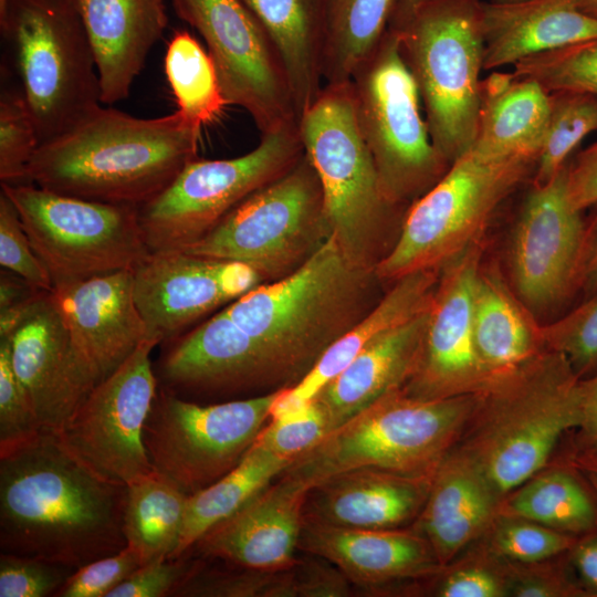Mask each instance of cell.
<instances>
[{
    "label": "cell",
    "mask_w": 597,
    "mask_h": 597,
    "mask_svg": "<svg viewBox=\"0 0 597 597\" xmlns=\"http://www.w3.org/2000/svg\"><path fill=\"white\" fill-rule=\"evenodd\" d=\"M127 484L81 461L56 431L0 444L1 553L77 569L127 546Z\"/></svg>",
    "instance_id": "1"
},
{
    "label": "cell",
    "mask_w": 597,
    "mask_h": 597,
    "mask_svg": "<svg viewBox=\"0 0 597 597\" xmlns=\"http://www.w3.org/2000/svg\"><path fill=\"white\" fill-rule=\"evenodd\" d=\"M200 126L179 111L139 118L101 105L41 143L27 182L91 201L142 207L198 157Z\"/></svg>",
    "instance_id": "2"
},
{
    "label": "cell",
    "mask_w": 597,
    "mask_h": 597,
    "mask_svg": "<svg viewBox=\"0 0 597 597\" xmlns=\"http://www.w3.org/2000/svg\"><path fill=\"white\" fill-rule=\"evenodd\" d=\"M374 269L329 235L296 270L259 284L224 310L256 344L275 389L297 384L376 303Z\"/></svg>",
    "instance_id": "3"
},
{
    "label": "cell",
    "mask_w": 597,
    "mask_h": 597,
    "mask_svg": "<svg viewBox=\"0 0 597 597\" xmlns=\"http://www.w3.org/2000/svg\"><path fill=\"white\" fill-rule=\"evenodd\" d=\"M579 380L564 355L544 350L478 395L457 447L501 500L538 473L579 423Z\"/></svg>",
    "instance_id": "4"
},
{
    "label": "cell",
    "mask_w": 597,
    "mask_h": 597,
    "mask_svg": "<svg viewBox=\"0 0 597 597\" xmlns=\"http://www.w3.org/2000/svg\"><path fill=\"white\" fill-rule=\"evenodd\" d=\"M476 401L478 395L422 399L401 387L392 389L332 430L283 473L310 489L358 468L432 476L462 438Z\"/></svg>",
    "instance_id": "5"
},
{
    "label": "cell",
    "mask_w": 597,
    "mask_h": 597,
    "mask_svg": "<svg viewBox=\"0 0 597 597\" xmlns=\"http://www.w3.org/2000/svg\"><path fill=\"white\" fill-rule=\"evenodd\" d=\"M391 31L417 84L431 140L451 165L472 148L478 129L483 1L427 0Z\"/></svg>",
    "instance_id": "6"
},
{
    "label": "cell",
    "mask_w": 597,
    "mask_h": 597,
    "mask_svg": "<svg viewBox=\"0 0 597 597\" xmlns=\"http://www.w3.org/2000/svg\"><path fill=\"white\" fill-rule=\"evenodd\" d=\"M304 153L321 182L331 235L357 264L374 269L386 234L405 209L385 196L360 134L350 81L324 84L301 115Z\"/></svg>",
    "instance_id": "7"
},
{
    "label": "cell",
    "mask_w": 597,
    "mask_h": 597,
    "mask_svg": "<svg viewBox=\"0 0 597 597\" xmlns=\"http://www.w3.org/2000/svg\"><path fill=\"white\" fill-rule=\"evenodd\" d=\"M536 160L523 155L491 158L473 150L454 160L405 211L397 239L375 266L378 280L439 270L480 242L503 202L533 177Z\"/></svg>",
    "instance_id": "8"
},
{
    "label": "cell",
    "mask_w": 597,
    "mask_h": 597,
    "mask_svg": "<svg viewBox=\"0 0 597 597\" xmlns=\"http://www.w3.org/2000/svg\"><path fill=\"white\" fill-rule=\"evenodd\" d=\"M0 24L40 144L101 105L95 57L73 0H7Z\"/></svg>",
    "instance_id": "9"
},
{
    "label": "cell",
    "mask_w": 597,
    "mask_h": 597,
    "mask_svg": "<svg viewBox=\"0 0 597 597\" xmlns=\"http://www.w3.org/2000/svg\"><path fill=\"white\" fill-rule=\"evenodd\" d=\"M350 83L358 127L381 189L390 202L407 210L450 165L431 140L417 84L394 31L388 29Z\"/></svg>",
    "instance_id": "10"
},
{
    "label": "cell",
    "mask_w": 597,
    "mask_h": 597,
    "mask_svg": "<svg viewBox=\"0 0 597 597\" xmlns=\"http://www.w3.org/2000/svg\"><path fill=\"white\" fill-rule=\"evenodd\" d=\"M331 235L317 174L305 153L185 251L253 268L263 281L296 270Z\"/></svg>",
    "instance_id": "11"
},
{
    "label": "cell",
    "mask_w": 597,
    "mask_h": 597,
    "mask_svg": "<svg viewBox=\"0 0 597 597\" xmlns=\"http://www.w3.org/2000/svg\"><path fill=\"white\" fill-rule=\"evenodd\" d=\"M53 287L134 270L150 252L138 208L57 193L31 182H1Z\"/></svg>",
    "instance_id": "12"
},
{
    "label": "cell",
    "mask_w": 597,
    "mask_h": 597,
    "mask_svg": "<svg viewBox=\"0 0 597 597\" xmlns=\"http://www.w3.org/2000/svg\"><path fill=\"white\" fill-rule=\"evenodd\" d=\"M303 155L296 125L261 135L259 145L242 156L190 160L159 195L138 208L149 251H185Z\"/></svg>",
    "instance_id": "13"
},
{
    "label": "cell",
    "mask_w": 597,
    "mask_h": 597,
    "mask_svg": "<svg viewBox=\"0 0 597 597\" xmlns=\"http://www.w3.org/2000/svg\"><path fill=\"white\" fill-rule=\"evenodd\" d=\"M280 390L202 405L159 386L144 428L153 471L187 495L214 483L248 453Z\"/></svg>",
    "instance_id": "14"
},
{
    "label": "cell",
    "mask_w": 597,
    "mask_h": 597,
    "mask_svg": "<svg viewBox=\"0 0 597 597\" xmlns=\"http://www.w3.org/2000/svg\"><path fill=\"white\" fill-rule=\"evenodd\" d=\"M177 14L202 36L229 105L243 108L261 135L298 125L282 60L240 0H174Z\"/></svg>",
    "instance_id": "15"
},
{
    "label": "cell",
    "mask_w": 597,
    "mask_h": 597,
    "mask_svg": "<svg viewBox=\"0 0 597 597\" xmlns=\"http://www.w3.org/2000/svg\"><path fill=\"white\" fill-rule=\"evenodd\" d=\"M156 339L144 342L92 388L57 432L66 447L101 476L123 484L153 472L144 428L158 390L151 364Z\"/></svg>",
    "instance_id": "16"
},
{
    "label": "cell",
    "mask_w": 597,
    "mask_h": 597,
    "mask_svg": "<svg viewBox=\"0 0 597 597\" xmlns=\"http://www.w3.org/2000/svg\"><path fill=\"white\" fill-rule=\"evenodd\" d=\"M568 161L548 182H531L511 232L514 293L532 314L551 311L576 294L585 219L568 199Z\"/></svg>",
    "instance_id": "17"
},
{
    "label": "cell",
    "mask_w": 597,
    "mask_h": 597,
    "mask_svg": "<svg viewBox=\"0 0 597 597\" xmlns=\"http://www.w3.org/2000/svg\"><path fill=\"white\" fill-rule=\"evenodd\" d=\"M481 255L482 245L476 242L440 268L419 355L401 387L406 394L439 399L479 395L489 387L472 327Z\"/></svg>",
    "instance_id": "18"
},
{
    "label": "cell",
    "mask_w": 597,
    "mask_h": 597,
    "mask_svg": "<svg viewBox=\"0 0 597 597\" xmlns=\"http://www.w3.org/2000/svg\"><path fill=\"white\" fill-rule=\"evenodd\" d=\"M133 277L137 307L159 344L176 339L189 325L262 282L245 263L186 251L149 252Z\"/></svg>",
    "instance_id": "19"
},
{
    "label": "cell",
    "mask_w": 597,
    "mask_h": 597,
    "mask_svg": "<svg viewBox=\"0 0 597 597\" xmlns=\"http://www.w3.org/2000/svg\"><path fill=\"white\" fill-rule=\"evenodd\" d=\"M51 297L92 387L113 374L139 345L155 339L135 301L132 270L56 285Z\"/></svg>",
    "instance_id": "20"
},
{
    "label": "cell",
    "mask_w": 597,
    "mask_h": 597,
    "mask_svg": "<svg viewBox=\"0 0 597 597\" xmlns=\"http://www.w3.org/2000/svg\"><path fill=\"white\" fill-rule=\"evenodd\" d=\"M231 516L206 532L191 547L202 557L218 558L237 567L282 569L297 557L310 488L282 473Z\"/></svg>",
    "instance_id": "21"
},
{
    "label": "cell",
    "mask_w": 597,
    "mask_h": 597,
    "mask_svg": "<svg viewBox=\"0 0 597 597\" xmlns=\"http://www.w3.org/2000/svg\"><path fill=\"white\" fill-rule=\"evenodd\" d=\"M161 386L185 395H232L273 388L255 342L226 310L179 336L158 367Z\"/></svg>",
    "instance_id": "22"
},
{
    "label": "cell",
    "mask_w": 597,
    "mask_h": 597,
    "mask_svg": "<svg viewBox=\"0 0 597 597\" xmlns=\"http://www.w3.org/2000/svg\"><path fill=\"white\" fill-rule=\"evenodd\" d=\"M8 338L14 373L41 429L59 432L93 387L80 367L51 292Z\"/></svg>",
    "instance_id": "23"
},
{
    "label": "cell",
    "mask_w": 597,
    "mask_h": 597,
    "mask_svg": "<svg viewBox=\"0 0 597 597\" xmlns=\"http://www.w3.org/2000/svg\"><path fill=\"white\" fill-rule=\"evenodd\" d=\"M298 551L337 566L352 584L368 589L433 575L442 567L417 531L331 525L304 516Z\"/></svg>",
    "instance_id": "24"
},
{
    "label": "cell",
    "mask_w": 597,
    "mask_h": 597,
    "mask_svg": "<svg viewBox=\"0 0 597 597\" xmlns=\"http://www.w3.org/2000/svg\"><path fill=\"white\" fill-rule=\"evenodd\" d=\"M431 479L376 468L343 471L308 490L304 516L344 527L399 528L418 517Z\"/></svg>",
    "instance_id": "25"
},
{
    "label": "cell",
    "mask_w": 597,
    "mask_h": 597,
    "mask_svg": "<svg viewBox=\"0 0 597 597\" xmlns=\"http://www.w3.org/2000/svg\"><path fill=\"white\" fill-rule=\"evenodd\" d=\"M73 2L93 50L102 103L126 98L166 29V0Z\"/></svg>",
    "instance_id": "26"
},
{
    "label": "cell",
    "mask_w": 597,
    "mask_h": 597,
    "mask_svg": "<svg viewBox=\"0 0 597 597\" xmlns=\"http://www.w3.org/2000/svg\"><path fill=\"white\" fill-rule=\"evenodd\" d=\"M500 502L479 464L455 446L433 473L413 530L444 566L489 530Z\"/></svg>",
    "instance_id": "27"
},
{
    "label": "cell",
    "mask_w": 597,
    "mask_h": 597,
    "mask_svg": "<svg viewBox=\"0 0 597 597\" xmlns=\"http://www.w3.org/2000/svg\"><path fill=\"white\" fill-rule=\"evenodd\" d=\"M439 270L418 271L394 281L392 287L324 353L297 384L280 390L271 419L285 417L308 406L322 388L367 345L425 312L431 303Z\"/></svg>",
    "instance_id": "28"
},
{
    "label": "cell",
    "mask_w": 597,
    "mask_h": 597,
    "mask_svg": "<svg viewBox=\"0 0 597 597\" xmlns=\"http://www.w3.org/2000/svg\"><path fill=\"white\" fill-rule=\"evenodd\" d=\"M483 70H495L546 51L597 39V18L577 0L483 2Z\"/></svg>",
    "instance_id": "29"
},
{
    "label": "cell",
    "mask_w": 597,
    "mask_h": 597,
    "mask_svg": "<svg viewBox=\"0 0 597 597\" xmlns=\"http://www.w3.org/2000/svg\"><path fill=\"white\" fill-rule=\"evenodd\" d=\"M428 308L367 345L316 395L313 400L332 430L405 385L419 355Z\"/></svg>",
    "instance_id": "30"
},
{
    "label": "cell",
    "mask_w": 597,
    "mask_h": 597,
    "mask_svg": "<svg viewBox=\"0 0 597 597\" xmlns=\"http://www.w3.org/2000/svg\"><path fill=\"white\" fill-rule=\"evenodd\" d=\"M548 117L549 94L536 81L494 71L482 78L478 129L470 150L491 158H537Z\"/></svg>",
    "instance_id": "31"
},
{
    "label": "cell",
    "mask_w": 597,
    "mask_h": 597,
    "mask_svg": "<svg viewBox=\"0 0 597 597\" xmlns=\"http://www.w3.org/2000/svg\"><path fill=\"white\" fill-rule=\"evenodd\" d=\"M472 327L490 384L546 350L540 326L494 268H480L473 292Z\"/></svg>",
    "instance_id": "32"
},
{
    "label": "cell",
    "mask_w": 597,
    "mask_h": 597,
    "mask_svg": "<svg viewBox=\"0 0 597 597\" xmlns=\"http://www.w3.org/2000/svg\"><path fill=\"white\" fill-rule=\"evenodd\" d=\"M258 20L284 65L301 115L323 86L325 0H240Z\"/></svg>",
    "instance_id": "33"
},
{
    "label": "cell",
    "mask_w": 597,
    "mask_h": 597,
    "mask_svg": "<svg viewBox=\"0 0 597 597\" xmlns=\"http://www.w3.org/2000/svg\"><path fill=\"white\" fill-rule=\"evenodd\" d=\"M499 514L526 519L575 536L597 532V495L567 460L538 472L505 495Z\"/></svg>",
    "instance_id": "34"
},
{
    "label": "cell",
    "mask_w": 597,
    "mask_h": 597,
    "mask_svg": "<svg viewBox=\"0 0 597 597\" xmlns=\"http://www.w3.org/2000/svg\"><path fill=\"white\" fill-rule=\"evenodd\" d=\"M293 462L252 446L234 469L189 495L180 540L171 558L189 552L206 532L235 513Z\"/></svg>",
    "instance_id": "35"
},
{
    "label": "cell",
    "mask_w": 597,
    "mask_h": 597,
    "mask_svg": "<svg viewBox=\"0 0 597 597\" xmlns=\"http://www.w3.org/2000/svg\"><path fill=\"white\" fill-rule=\"evenodd\" d=\"M400 0H325L324 84L348 82L388 31Z\"/></svg>",
    "instance_id": "36"
},
{
    "label": "cell",
    "mask_w": 597,
    "mask_h": 597,
    "mask_svg": "<svg viewBox=\"0 0 597 597\" xmlns=\"http://www.w3.org/2000/svg\"><path fill=\"white\" fill-rule=\"evenodd\" d=\"M188 496L154 471L127 484L124 535L143 565L174 555Z\"/></svg>",
    "instance_id": "37"
},
{
    "label": "cell",
    "mask_w": 597,
    "mask_h": 597,
    "mask_svg": "<svg viewBox=\"0 0 597 597\" xmlns=\"http://www.w3.org/2000/svg\"><path fill=\"white\" fill-rule=\"evenodd\" d=\"M165 73L178 111L202 127L216 121L228 104L212 57L189 32L174 33L165 55Z\"/></svg>",
    "instance_id": "38"
},
{
    "label": "cell",
    "mask_w": 597,
    "mask_h": 597,
    "mask_svg": "<svg viewBox=\"0 0 597 597\" xmlns=\"http://www.w3.org/2000/svg\"><path fill=\"white\" fill-rule=\"evenodd\" d=\"M549 94V117L543 146L532 177L546 184L567 164L574 149L597 132V95L578 91Z\"/></svg>",
    "instance_id": "39"
},
{
    "label": "cell",
    "mask_w": 597,
    "mask_h": 597,
    "mask_svg": "<svg viewBox=\"0 0 597 597\" xmlns=\"http://www.w3.org/2000/svg\"><path fill=\"white\" fill-rule=\"evenodd\" d=\"M295 564V563H294ZM294 564L282 569L221 570L199 565L175 589L178 597H296Z\"/></svg>",
    "instance_id": "40"
},
{
    "label": "cell",
    "mask_w": 597,
    "mask_h": 597,
    "mask_svg": "<svg viewBox=\"0 0 597 597\" xmlns=\"http://www.w3.org/2000/svg\"><path fill=\"white\" fill-rule=\"evenodd\" d=\"M513 66L514 77L532 78L548 93L578 91L597 95V39L537 53Z\"/></svg>",
    "instance_id": "41"
},
{
    "label": "cell",
    "mask_w": 597,
    "mask_h": 597,
    "mask_svg": "<svg viewBox=\"0 0 597 597\" xmlns=\"http://www.w3.org/2000/svg\"><path fill=\"white\" fill-rule=\"evenodd\" d=\"M488 531L494 554L528 565L568 553L578 538L526 519L499 513Z\"/></svg>",
    "instance_id": "42"
},
{
    "label": "cell",
    "mask_w": 597,
    "mask_h": 597,
    "mask_svg": "<svg viewBox=\"0 0 597 597\" xmlns=\"http://www.w3.org/2000/svg\"><path fill=\"white\" fill-rule=\"evenodd\" d=\"M540 331L544 348L564 355L580 379L597 374V291Z\"/></svg>",
    "instance_id": "43"
},
{
    "label": "cell",
    "mask_w": 597,
    "mask_h": 597,
    "mask_svg": "<svg viewBox=\"0 0 597 597\" xmlns=\"http://www.w3.org/2000/svg\"><path fill=\"white\" fill-rule=\"evenodd\" d=\"M40 145L34 118L20 90L4 88L0 97V179L27 182L28 165Z\"/></svg>",
    "instance_id": "44"
},
{
    "label": "cell",
    "mask_w": 597,
    "mask_h": 597,
    "mask_svg": "<svg viewBox=\"0 0 597 597\" xmlns=\"http://www.w3.org/2000/svg\"><path fill=\"white\" fill-rule=\"evenodd\" d=\"M331 431L325 413L312 400L302 410L283 418L271 419L252 446L295 460L320 443Z\"/></svg>",
    "instance_id": "45"
},
{
    "label": "cell",
    "mask_w": 597,
    "mask_h": 597,
    "mask_svg": "<svg viewBox=\"0 0 597 597\" xmlns=\"http://www.w3.org/2000/svg\"><path fill=\"white\" fill-rule=\"evenodd\" d=\"M0 264L34 286L52 292V277L33 250L17 209L0 193Z\"/></svg>",
    "instance_id": "46"
},
{
    "label": "cell",
    "mask_w": 597,
    "mask_h": 597,
    "mask_svg": "<svg viewBox=\"0 0 597 597\" xmlns=\"http://www.w3.org/2000/svg\"><path fill=\"white\" fill-rule=\"evenodd\" d=\"M75 570L45 559L1 553L0 597L55 596Z\"/></svg>",
    "instance_id": "47"
},
{
    "label": "cell",
    "mask_w": 597,
    "mask_h": 597,
    "mask_svg": "<svg viewBox=\"0 0 597 597\" xmlns=\"http://www.w3.org/2000/svg\"><path fill=\"white\" fill-rule=\"evenodd\" d=\"M39 430L33 406L11 363L10 339L0 338V444L25 439Z\"/></svg>",
    "instance_id": "48"
},
{
    "label": "cell",
    "mask_w": 597,
    "mask_h": 597,
    "mask_svg": "<svg viewBox=\"0 0 597 597\" xmlns=\"http://www.w3.org/2000/svg\"><path fill=\"white\" fill-rule=\"evenodd\" d=\"M142 564L128 546L77 568L55 594L57 597H106Z\"/></svg>",
    "instance_id": "49"
},
{
    "label": "cell",
    "mask_w": 597,
    "mask_h": 597,
    "mask_svg": "<svg viewBox=\"0 0 597 597\" xmlns=\"http://www.w3.org/2000/svg\"><path fill=\"white\" fill-rule=\"evenodd\" d=\"M189 552L178 558H165L140 565L125 580L113 588L106 597H165L198 566Z\"/></svg>",
    "instance_id": "50"
},
{
    "label": "cell",
    "mask_w": 597,
    "mask_h": 597,
    "mask_svg": "<svg viewBox=\"0 0 597 597\" xmlns=\"http://www.w3.org/2000/svg\"><path fill=\"white\" fill-rule=\"evenodd\" d=\"M294 564L296 597H347L352 583L329 561L307 554Z\"/></svg>",
    "instance_id": "51"
},
{
    "label": "cell",
    "mask_w": 597,
    "mask_h": 597,
    "mask_svg": "<svg viewBox=\"0 0 597 597\" xmlns=\"http://www.w3.org/2000/svg\"><path fill=\"white\" fill-rule=\"evenodd\" d=\"M509 591L507 573L480 564H467L449 572L437 587L441 597H500Z\"/></svg>",
    "instance_id": "52"
},
{
    "label": "cell",
    "mask_w": 597,
    "mask_h": 597,
    "mask_svg": "<svg viewBox=\"0 0 597 597\" xmlns=\"http://www.w3.org/2000/svg\"><path fill=\"white\" fill-rule=\"evenodd\" d=\"M507 595L520 597H567L590 596L578 582L573 580L564 570L512 569L507 573Z\"/></svg>",
    "instance_id": "53"
},
{
    "label": "cell",
    "mask_w": 597,
    "mask_h": 597,
    "mask_svg": "<svg viewBox=\"0 0 597 597\" xmlns=\"http://www.w3.org/2000/svg\"><path fill=\"white\" fill-rule=\"evenodd\" d=\"M567 195L570 205L583 212L597 203V142L569 159Z\"/></svg>",
    "instance_id": "54"
},
{
    "label": "cell",
    "mask_w": 597,
    "mask_h": 597,
    "mask_svg": "<svg viewBox=\"0 0 597 597\" xmlns=\"http://www.w3.org/2000/svg\"><path fill=\"white\" fill-rule=\"evenodd\" d=\"M594 212L585 219L584 237L576 272V294L583 300L597 291V203Z\"/></svg>",
    "instance_id": "55"
},
{
    "label": "cell",
    "mask_w": 597,
    "mask_h": 597,
    "mask_svg": "<svg viewBox=\"0 0 597 597\" xmlns=\"http://www.w3.org/2000/svg\"><path fill=\"white\" fill-rule=\"evenodd\" d=\"M574 442L597 449V374L579 380V423Z\"/></svg>",
    "instance_id": "56"
},
{
    "label": "cell",
    "mask_w": 597,
    "mask_h": 597,
    "mask_svg": "<svg viewBox=\"0 0 597 597\" xmlns=\"http://www.w3.org/2000/svg\"><path fill=\"white\" fill-rule=\"evenodd\" d=\"M568 555L578 582L597 596V532L579 536Z\"/></svg>",
    "instance_id": "57"
},
{
    "label": "cell",
    "mask_w": 597,
    "mask_h": 597,
    "mask_svg": "<svg viewBox=\"0 0 597 597\" xmlns=\"http://www.w3.org/2000/svg\"><path fill=\"white\" fill-rule=\"evenodd\" d=\"M566 460L579 470H597V449L573 443Z\"/></svg>",
    "instance_id": "58"
},
{
    "label": "cell",
    "mask_w": 597,
    "mask_h": 597,
    "mask_svg": "<svg viewBox=\"0 0 597 597\" xmlns=\"http://www.w3.org/2000/svg\"><path fill=\"white\" fill-rule=\"evenodd\" d=\"M425 1L427 0H400L388 29L396 30L402 25L412 14L415 9Z\"/></svg>",
    "instance_id": "59"
},
{
    "label": "cell",
    "mask_w": 597,
    "mask_h": 597,
    "mask_svg": "<svg viewBox=\"0 0 597 597\" xmlns=\"http://www.w3.org/2000/svg\"><path fill=\"white\" fill-rule=\"evenodd\" d=\"M577 3L583 12L597 18V0H577Z\"/></svg>",
    "instance_id": "60"
},
{
    "label": "cell",
    "mask_w": 597,
    "mask_h": 597,
    "mask_svg": "<svg viewBox=\"0 0 597 597\" xmlns=\"http://www.w3.org/2000/svg\"><path fill=\"white\" fill-rule=\"evenodd\" d=\"M579 470V469H578ZM597 495V470H579Z\"/></svg>",
    "instance_id": "61"
},
{
    "label": "cell",
    "mask_w": 597,
    "mask_h": 597,
    "mask_svg": "<svg viewBox=\"0 0 597 597\" xmlns=\"http://www.w3.org/2000/svg\"><path fill=\"white\" fill-rule=\"evenodd\" d=\"M526 0H491L490 2L496 3V4H512V3H519Z\"/></svg>",
    "instance_id": "62"
},
{
    "label": "cell",
    "mask_w": 597,
    "mask_h": 597,
    "mask_svg": "<svg viewBox=\"0 0 597 597\" xmlns=\"http://www.w3.org/2000/svg\"><path fill=\"white\" fill-rule=\"evenodd\" d=\"M7 0H0V10L4 7Z\"/></svg>",
    "instance_id": "63"
}]
</instances>
